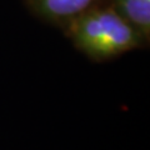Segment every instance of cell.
Here are the masks:
<instances>
[{
  "label": "cell",
  "instance_id": "1",
  "mask_svg": "<svg viewBox=\"0 0 150 150\" xmlns=\"http://www.w3.org/2000/svg\"><path fill=\"white\" fill-rule=\"evenodd\" d=\"M79 49L94 62H104L145 44L142 35L110 4L101 3L64 26Z\"/></svg>",
  "mask_w": 150,
  "mask_h": 150
},
{
  "label": "cell",
  "instance_id": "2",
  "mask_svg": "<svg viewBox=\"0 0 150 150\" xmlns=\"http://www.w3.org/2000/svg\"><path fill=\"white\" fill-rule=\"evenodd\" d=\"M101 3L104 0H26V4L35 15L63 28Z\"/></svg>",
  "mask_w": 150,
  "mask_h": 150
},
{
  "label": "cell",
  "instance_id": "3",
  "mask_svg": "<svg viewBox=\"0 0 150 150\" xmlns=\"http://www.w3.org/2000/svg\"><path fill=\"white\" fill-rule=\"evenodd\" d=\"M108 4L130 23L148 43L150 38V0H109Z\"/></svg>",
  "mask_w": 150,
  "mask_h": 150
}]
</instances>
